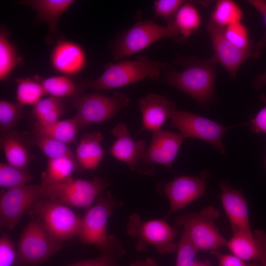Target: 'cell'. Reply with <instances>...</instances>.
<instances>
[{"mask_svg":"<svg viewBox=\"0 0 266 266\" xmlns=\"http://www.w3.org/2000/svg\"><path fill=\"white\" fill-rule=\"evenodd\" d=\"M218 63L214 56L189 63L181 71L172 66L162 63L163 81L187 94L200 104H207L214 93Z\"/></svg>","mask_w":266,"mask_h":266,"instance_id":"6da1fadb","label":"cell"},{"mask_svg":"<svg viewBox=\"0 0 266 266\" xmlns=\"http://www.w3.org/2000/svg\"><path fill=\"white\" fill-rule=\"evenodd\" d=\"M161 69V63L147 56H139L134 60L109 64L98 78L85 82L87 87L97 91L114 89L145 78L156 80Z\"/></svg>","mask_w":266,"mask_h":266,"instance_id":"7a4b0ae2","label":"cell"},{"mask_svg":"<svg viewBox=\"0 0 266 266\" xmlns=\"http://www.w3.org/2000/svg\"><path fill=\"white\" fill-rule=\"evenodd\" d=\"M126 233L136 239L135 249L137 252L150 246L160 254L172 253L177 249L175 241L178 230L164 219L144 221L137 213H133L129 217Z\"/></svg>","mask_w":266,"mask_h":266,"instance_id":"3957f363","label":"cell"},{"mask_svg":"<svg viewBox=\"0 0 266 266\" xmlns=\"http://www.w3.org/2000/svg\"><path fill=\"white\" fill-rule=\"evenodd\" d=\"M28 212L61 244L79 234L81 218L69 206L45 198L36 201Z\"/></svg>","mask_w":266,"mask_h":266,"instance_id":"277c9868","label":"cell"},{"mask_svg":"<svg viewBox=\"0 0 266 266\" xmlns=\"http://www.w3.org/2000/svg\"><path fill=\"white\" fill-rule=\"evenodd\" d=\"M221 214L217 208L207 206L199 213L180 215L175 219V226L183 227L198 251L217 250L228 242L215 223Z\"/></svg>","mask_w":266,"mask_h":266,"instance_id":"5b68a950","label":"cell"},{"mask_svg":"<svg viewBox=\"0 0 266 266\" xmlns=\"http://www.w3.org/2000/svg\"><path fill=\"white\" fill-rule=\"evenodd\" d=\"M63 246L49 234L40 222L33 218L23 229L17 243L15 266H40Z\"/></svg>","mask_w":266,"mask_h":266,"instance_id":"8992f818","label":"cell"},{"mask_svg":"<svg viewBox=\"0 0 266 266\" xmlns=\"http://www.w3.org/2000/svg\"><path fill=\"white\" fill-rule=\"evenodd\" d=\"M180 35L172 23L164 26L153 20H140L123 33L114 42L113 57L115 61H118L134 55L160 39L176 38Z\"/></svg>","mask_w":266,"mask_h":266,"instance_id":"52a82bcc","label":"cell"},{"mask_svg":"<svg viewBox=\"0 0 266 266\" xmlns=\"http://www.w3.org/2000/svg\"><path fill=\"white\" fill-rule=\"evenodd\" d=\"M129 102L127 95L119 92L111 96L97 92L77 94L71 99V104L76 109L73 118L79 129L101 123L112 118Z\"/></svg>","mask_w":266,"mask_h":266,"instance_id":"ba28073f","label":"cell"},{"mask_svg":"<svg viewBox=\"0 0 266 266\" xmlns=\"http://www.w3.org/2000/svg\"><path fill=\"white\" fill-rule=\"evenodd\" d=\"M96 200L95 204L88 208L81 218L78 237L83 243L94 244L100 248L108 245L114 236L107 234V222L114 209L122 204L113 197L110 191L105 190Z\"/></svg>","mask_w":266,"mask_h":266,"instance_id":"9c48e42d","label":"cell"},{"mask_svg":"<svg viewBox=\"0 0 266 266\" xmlns=\"http://www.w3.org/2000/svg\"><path fill=\"white\" fill-rule=\"evenodd\" d=\"M110 184L108 179L97 176L92 180L72 178L47 186L46 198L69 207L87 209Z\"/></svg>","mask_w":266,"mask_h":266,"instance_id":"30bf717a","label":"cell"},{"mask_svg":"<svg viewBox=\"0 0 266 266\" xmlns=\"http://www.w3.org/2000/svg\"><path fill=\"white\" fill-rule=\"evenodd\" d=\"M171 127L176 129L185 138H197L209 143L222 154L227 152L222 143V137L229 129L199 114L176 108L170 117Z\"/></svg>","mask_w":266,"mask_h":266,"instance_id":"8fae6325","label":"cell"},{"mask_svg":"<svg viewBox=\"0 0 266 266\" xmlns=\"http://www.w3.org/2000/svg\"><path fill=\"white\" fill-rule=\"evenodd\" d=\"M47 186L24 185L2 191L0 196V225L14 229L24 213L38 200L46 197Z\"/></svg>","mask_w":266,"mask_h":266,"instance_id":"7c38bea8","label":"cell"},{"mask_svg":"<svg viewBox=\"0 0 266 266\" xmlns=\"http://www.w3.org/2000/svg\"><path fill=\"white\" fill-rule=\"evenodd\" d=\"M184 139L180 133L162 129L152 132L150 144L140 156L136 171L152 175L156 164L171 168Z\"/></svg>","mask_w":266,"mask_h":266,"instance_id":"4fadbf2b","label":"cell"},{"mask_svg":"<svg viewBox=\"0 0 266 266\" xmlns=\"http://www.w3.org/2000/svg\"><path fill=\"white\" fill-rule=\"evenodd\" d=\"M206 29L211 40L214 56L231 78H236L239 67L246 60L260 57L261 52L256 51L254 46L241 49L231 43L225 36L224 28L217 25L210 19Z\"/></svg>","mask_w":266,"mask_h":266,"instance_id":"5bb4252c","label":"cell"},{"mask_svg":"<svg viewBox=\"0 0 266 266\" xmlns=\"http://www.w3.org/2000/svg\"><path fill=\"white\" fill-rule=\"evenodd\" d=\"M204 176H181L161 184L160 192L166 196L170 203V209L165 219L204 195L207 186Z\"/></svg>","mask_w":266,"mask_h":266,"instance_id":"9a60e30c","label":"cell"},{"mask_svg":"<svg viewBox=\"0 0 266 266\" xmlns=\"http://www.w3.org/2000/svg\"><path fill=\"white\" fill-rule=\"evenodd\" d=\"M220 198L230 221L233 235L252 233L246 200L239 190H234L227 181H220Z\"/></svg>","mask_w":266,"mask_h":266,"instance_id":"2e32d148","label":"cell"},{"mask_svg":"<svg viewBox=\"0 0 266 266\" xmlns=\"http://www.w3.org/2000/svg\"><path fill=\"white\" fill-rule=\"evenodd\" d=\"M111 133L116 139L109 149V153L116 159L128 165L132 171H136L139 158L146 150L145 141L140 139L135 141L127 125L123 122L112 129Z\"/></svg>","mask_w":266,"mask_h":266,"instance_id":"e0dca14e","label":"cell"},{"mask_svg":"<svg viewBox=\"0 0 266 266\" xmlns=\"http://www.w3.org/2000/svg\"><path fill=\"white\" fill-rule=\"evenodd\" d=\"M138 104L141 114L142 129L152 132L161 130L175 109L174 103L167 98L154 93L141 97Z\"/></svg>","mask_w":266,"mask_h":266,"instance_id":"ac0fdd59","label":"cell"},{"mask_svg":"<svg viewBox=\"0 0 266 266\" xmlns=\"http://www.w3.org/2000/svg\"><path fill=\"white\" fill-rule=\"evenodd\" d=\"M226 246L232 254L244 261L266 265V233L261 230L249 234L233 235Z\"/></svg>","mask_w":266,"mask_h":266,"instance_id":"d6986e66","label":"cell"},{"mask_svg":"<svg viewBox=\"0 0 266 266\" xmlns=\"http://www.w3.org/2000/svg\"><path fill=\"white\" fill-rule=\"evenodd\" d=\"M51 65L56 71L66 75H76L85 67L86 57L78 44L69 40L59 41L51 55Z\"/></svg>","mask_w":266,"mask_h":266,"instance_id":"ffe728a7","label":"cell"},{"mask_svg":"<svg viewBox=\"0 0 266 266\" xmlns=\"http://www.w3.org/2000/svg\"><path fill=\"white\" fill-rule=\"evenodd\" d=\"M103 139L102 133L97 131L87 133L82 136L75 154L82 169L93 170L97 168L104 154L101 145Z\"/></svg>","mask_w":266,"mask_h":266,"instance_id":"44dd1931","label":"cell"},{"mask_svg":"<svg viewBox=\"0 0 266 266\" xmlns=\"http://www.w3.org/2000/svg\"><path fill=\"white\" fill-rule=\"evenodd\" d=\"M73 0H26L19 2L30 6L37 13V18L47 24L51 33L58 31V24L62 14L72 5Z\"/></svg>","mask_w":266,"mask_h":266,"instance_id":"7402d4cb","label":"cell"},{"mask_svg":"<svg viewBox=\"0 0 266 266\" xmlns=\"http://www.w3.org/2000/svg\"><path fill=\"white\" fill-rule=\"evenodd\" d=\"M79 129L77 123L72 118L58 120L47 124L36 122L33 125L32 133L34 136L49 137L67 143L75 140Z\"/></svg>","mask_w":266,"mask_h":266,"instance_id":"603a6c76","label":"cell"},{"mask_svg":"<svg viewBox=\"0 0 266 266\" xmlns=\"http://www.w3.org/2000/svg\"><path fill=\"white\" fill-rule=\"evenodd\" d=\"M76 168L82 169L77 162L71 158L49 159L46 170L41 173V184L48 186L67 181L72 178Z\"/></svg>","mask_w":266,"mask_h":266,"instance_id":"cb8c5ba5","label":"cell"},{"mask_svg":"<svg viewBox=\"0 0 266 266\" xmlns=\"http://www.w3.org/2000/svg\"><path fill=\"white\" fill-rule=\"evenodd\" d=\"M0 144L7 163L26 171L30 156L21 140L14 134L7 133L2 134Z\"/></svg>","mask_w":266,"mask_h":266,"instance_id":"d4e9b609","label":"cell"},{"mask_svg":"<svg viewBox=\"0 0 266 266\" xmlns=\"http://www.w3.org/2000/svg\"><path fill=\"white\" fill-rule=\"evenodd\" d=\"M172 23L180 35L188 38L199 28L201 16L197 8L190 2H186L177 11Z\"/></svg>","mask_w":266,"mask_h":266,"instance_id":"484cf974","label":"cell"},{"mask_svg":"<svg viewBox=\"0 0 266 266\" xmlns=\"http://www.w3.org/2000/svg\"><path fill=\"white\" fill-rule=\"evenodd\" d=\"M99 249L100 253L97 258L78 261L67 266H118V259L125 253L123 243L115 236L108 245Z\"/></svg>","mask_w":266,"mask_h":266,"instance_id":"4316f807","label":"cell"},{"mask_svg":"<svg viewBox=\"0 0 266 266\" xmlns=\"http://www.w3.org/2000/svg\"><path fill=\"white\" fill-rule=\"evenodd\" d=\"M16 99L23 106H34L46 94L40 83L36 78H22L16 79Z\"/></svg>","mask_w":266,"mask_h":266,"instance_id":"83f0119b","label":"cell"},{"mask_svg":"<svg viewBox=\"0 0 266 266\" xmlns=\"http://www.w3.org/2000/svg\"><path fill=\"white\" fill-rule=\"evenodd\" d=\"M243 13L240 6L232 0H219L213 11L210 20L217 25L225 28L233 23L240 22Z\"/></svg>","mask_w":266,"mask_h":266,"instance_id":"f1b7e54d","label":"cell"},{"mask_svg":"<svg viewBox=\"0 0 266 266\" xmlns=\"http://www.w3.org/2000/svg\"><path fill=\"white\" fill-rule=\"evenodd\" d=\"M42 85L46 94L62 98L77 95L78 89L73 80L66 76H53L41 79L35 76Z\"/></svg>","mask_w":266,"mask_h":266,"instance_id":"f546056e","label":"cell"},{"mask_svg":"<svg viewBox=\"0 0 266 266\" xmlns=\"http://www.w3.org/2000/svg\"><path fill=\"white\" fill-rule=\"evenodd\" d=\"M19 60L14 45L5 31L0 32V80H4L17 65Z\"/></svg>","mask_w":266,"mask_h":266,"instance_id":"4dcf8cb0","label":"cell"},{"mask_svg":"<svg viewBox=\"0 0 266 266\" xmlns=\"http://www.w3.org/2000/svg\"><path fill=\"white\" fill-rule=\"evenodd\" d=\"M34 136L33 139V143L48 158V159L67 157L77 162L75 154L72 152L66 143L49 137Z\"/></svg>","mask_w":266,"mask_h":266,"instance_id":"1f68e13d","label":"cell"},{"mask_svg":"<svg viewBox=\"0 0 266 266\" xmlns=\"http://www.w3.org/2000/svg\"><path fill=\"white\" fill-rule=\"evenodd\" d=\"M33 176L8 163L0 164V186L7 189L27 184Z\"/></svg>","mask_w":266,"mask_h":266,"instance_id":"d6a6232c","label":"cell"},{"mask_svg":"<svg viewBox=\"0 0 266 266\" xmlns=\"http://www.w3.org/2000/svg\"><path fill=\"white\" fill-rule=\"evenodd\" d=\"M23 106L17 102L0 100V129L2 133H8L22 117Z\"/></svg>","mask_w":266,"mask_h":266,"instance_id":"836d02e7","label":"cell"},{"mask_svg":"<svg viewBox=\"0 0 266 266\" xmlns=\"http://www.w3.org/2000/svg\"><path fill=\"white\" fill-rule=\"evenodd\" d=\"M226 38L235 46L247 49L254 45L252 39H249L248 31L241 21L231 24L224 28Z\"/></svg>","mask_w":266,"mask_h":266,"instance_id":"e575fe53","label":"cell"},{"mask_svg":"<svg viewBox=\"0 0 266 266\" xmlns=\"http://www.w3.org/2000/svg\"><path fill=\"white\" fill-rule=\"evenodd\" d=\"M62 108H65L63 100L50 96L41 99L33 106L32 113L37 121L41 117Z\"/></svg>","mask_w":266,"mask_h":266,"instance_id":"d590c367","label":"cell"},{"mask_svg":"<svg viewBox=\"0 0 266 266\" xmlns=\"http://www.w3.org/2000/svg\"><path fill=\"white\" fill-rule=\"evenodd\" d=\"M186 2L183 0H155L153 6L155 16L168 20L172 16H174L178 9Z\"/></svg>","mask_w":266,"mask_h":266,"instance_id":"8d00e7d4","label":"cell"},{"mask_svg":"<svg viewBox=\"0 0 266 266\" xmlns=\"http://www.w3.org/2000/svg\"><path fill=\"white\" fill-rule=\"evenodd\" d=\"M17 257L13 242L7 233L0 238V266H12L15 265Z\"/></svg>","mask_w":266,"mask_h":266,"instance_id":"74e56055","label":"cell"},{"mask_svg":"<svg viewBox=\"0 0 266 266\" xmlns=\"http://www.w3.org/2000/svg\"><path fill=\"white\" fill-rule=\"evenodd\" d=\"M210 253L217 259L218 266H263L256 262L248 263L232 254H222L218 249L210 251Z\"/></svg>","mask_w":266,"mask_h":266,"instance_id":"f35d334b","label":"cell"},{"mask_svg":"<svg viewBox=\"0 0 266 266\" xmlns=\"http://www.w3.org/2000/svg\"><path fill=\"white\" fill-rule=\"evenodd\" d=\"M260 100L264 105L249 123L250 129L254 133L266 134V95L262 94Z\"/></svg>","mask_w":266,"mask_h":266,"instance_id":"ab89813d","label":"cell"},{"mask_svg":"<svg viewBox=\"0 0 266 266\" xmlns=\"http://www.w3.org/2000/svg\"><path fill=\"white\" fill-rule=\"evenodd\" d=\"M247 2L255 8L262 16L265 26V33L264 36L256 43L255 49L260 52L266 46V0H248Z\"/></svg>","mask_w":266,"mask_h":266,"instance_id":"60d3db41","label":"cell"},{"mask_svg":"<svg viewBox=\"0 0 266 266\" xmlns=\"http://www.w3.org/2000/svg\"><path fill=\"white\" fill-rule=\"evenodd\" d=\"M130 266H158L155 259L152 257L145 260H137L130 265Z\"/></svg>","mask_w":266,"mask_h":266,"instance_id":"b9f144b4","label":"cell"},{"mask_svg":"<svg viewBox=\"0 0 266 266\" xmlns=\"http://www.w3.org/2000/svg\"><path fill=\"white\" fill-rule=\"evenodd\" d=\"M253 85L256 89H260L263 86H266V72L255 77L253 82Z\"/></svg>","mask_w":266,"mask_h":266,"instance_id":"7bdbcfd3","label":"cell"},{"mask_svg":"<svg viewBox=\"0 0 266 266\" xmlns=\"http://www.w3.org/2000/svg\"><path fill=\"white\" fill-rule=\"evenodd\" d=\"M193 266H212V264L208 259L200 260L196 258Z\"/></svg>","mask_w":266,"mask_h":266,"instance_id":"ee69618b","label":"cell"},{"mask_svg":"<svg viewBox=\"0 0 266 266\" xmlns=\"http://www.w3.org/2000/svg\"><path fill=\"white\" fill-rule=\"evenodd\" d=\"M264 266H266V265Z\"/></svg>","mask_w":266,"mask_h":266,"instance_id":"f6af8a7d","label":"cell"}]
</instances>
